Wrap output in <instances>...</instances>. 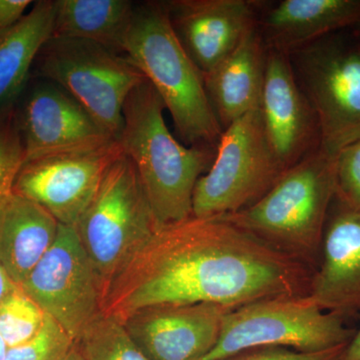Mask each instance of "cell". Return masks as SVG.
Returning <instances> with one entry per match:
<instances>
[{"mask_svg": "<svg viewBox=\"0 0 360 360\" xmlns=\"http://www.w3.org/2000/svg\"><path fill=\"white\" fill-rule=\"evenodd\" d=\"M16 286H18V284L13 283V279L11 278V276H8L6 269H4V266L0 264V302H1L9 292H11Z\"/></svg>", "mask_w": 360, "mask_h": 360, "instance_id": "f546056e", "label": "cell"}, {"mask_svg": "<svg viewBox=\"0 0 360 360\" xmlns=\"http://www.w3.org/2000/svg\"><path fill=\"white\" fill-rule=\"evenodd\" d=\"M319 260L307 295L342 319L360 314V205L335 196Z\"/></svg>", "mask_w": 360, "mask_h": 360, "instance_id": "2e32d148", "label": "cell"}, {"mask_svg": "<svg viewBox=\"0 0 360 360\" xmlns=\"http://www.w3.org/2000/svg\"><path fill=\"white\" fill-rule=\"evenodd\" d=\"M32 4L30 0H0V30L18 22Z\"/></svg>", "mask_w": 360, "mask_h": 360, "instance_id": "83f0119b", "label": "cell"}, {"mask_svg": "<svg viewBox=\"0 0 360 360\" xmlns=\"http://www.w3.org/2000/svg\"><path fill=\"white\" fill-rule=\"evenodd\" d=\"M265 135L284 169L321 148L319 122L298 86L288 56L267 49L260 103Z\"/></svg>", "mask_w": 360, "mask_h": 360, "instance_id": "9a60e30c", "label": "cell"}, {"mask_svg": "<svg viewBox=\"0 0 360 360\" xmlns=\"http://www.w3.org/2000/svg\"><path fill=\"white\" fill-rule=\"evenodd\" d=\"M347 345L319 352H300L285 347H257L217 360H341Z\"/></svg>", "mask_w": 360, "mask_h": 360, "instance_id": "4316f807", "label": "cell"}, {"mask_svg": "<svg viewBox=\"0 0 360 360\" xmlns=\"http://www.w3.org/2000/svg\"><path fill=\"white\" fill-rule=\"evenodd\" d=\"M231 310L214 303L153 305L122 322L150 360H201L217 345Z\"/></svg>", "mask_w": 360, "mask_h": 360, "instance_id": "5bb4252c", "label": "cell"}, {"mask_svg": "<svg viewBox=\"0 0 360 360\" xmlns=\"http://www.w3.org/2000/svg\"><path fill=\"white\" fill-rule=\"evenodd\" d=\"M360 20V0L264 1L257 28L266 49L288 54Z\"/></svg>", "mask_w": 360, "mask_h": 360, "instance_id": "e0dca14e", "label": "cell"}, {"mask_svg": "<svg viewBox=\"0 0 360 360\" xmlns=\"http://www.w3.org/2000/svg\"><path fill=\"white\" fill-rule=\"evenodd\" d=\"M312 272L219 217L161 226L111 281L103 314L124 321L160 304L248 303L305 295Z\"/></svg>", "mask_w": 360, "mask_h": 360, "instance_id": "6da1fadb", "label": "cell"}, {"mask_svg": "<svg viewBox=\"0 0 360 360\" xmlns=\"http://www.w3.org/2000/svg\"><path fill=\"white\" fill-rule=\"evenodd\" d=\"M336 194V156L321 148L284 172L255 205L219 219L310 266Z\"/></svg>", "mask_w": 360, "mask_h": 360, "instance_id": "277c9868", "label": "cell"}, {"mask_svg": "<svg viewBox=\"0 0 360 360\" xmlns=\"http://www.w3.org/2000/svg\"><path fill=\"white\" fill-rule=\"evenodd\" d=\"M285 172L270 148L260 108L250 111L222 131L212 167L196 182L193 217H220L245 210Z\"/></svg>", "mask_w": 360, "mask_h": 360, "instance_id": "9c48e42d", "label": "cell"}, {"mask_svg": "<svg viewBox=\"0 0 360 360\" xmlns=\"http://www.w3.org/2000/svg\"><path fill=\"white\" fill-rule=\"evenodd\" d=\"M20 288L77 341L103 314V288L75 225L58 238Z\"/></svg>", "mask_w": 360, "mask_h": 360, "instance_id": "30bf717a", "label": "cell"}, {"mask_svg": "<svg viewBox=\"0 0 360 360\" xmlns=\"http://www.w3.org/2000/svg\"><path fill=\"white\" fill-rule=\"evenodd\" d=\"M122 153L120 142L113 141L98 148L25 161L13 191L42 206L59 224L75 225L105 170Z\"/></svg>", "mask_w": 360, "mask_h": 360, "instance_id": "8fae6325", "label": "cell"}, {"mask_svg": "<svg viewBox=\"0 0 360 360\" xmlns=\"http://www.w3.org/2000/svg\"><path fill=\"white\" fill-rule=\"evenodd\" d=\"M75 347L65 329L49 315L39 333L18 347L8 348L6 360H63Z\"/></svg>", "mask_w": 360, "mask_h": 360, "instance_id": "cb8c5ba5", "label": "cell"}, {"mask_svg": "<svg viewBox=\"0 0 360 360\" xmlns=\"http://www.w3.org/2000/svg\"><path fill=\"white\" fill-rule=\"evenodd\" d=\"M63 360H84L82 359V355L77 352V348L73 347L72 349L70 350V354L66 355L65 359Z\"/></svg>", "mask_w": 360, "mask_h": 360, "instance_id": "1f68e13d", "label": "cell"}, {"mask_svg": "<svg viewBox=\"0 0 360 360\" xmlns=\"http://www.w3.org/2000/svg\"><path fill=\"white\" fill-rule=\"evenodd\" d=\"M58 220L34 201L13 193L0 203V264L20 285L58 238Z\"/></svg>", "mask_w": 360, "mask_h": 360, "instance_id": "d6986e66", "label": "cell"}, {"mask_svg": "<svg viewBox=\"0 0 360 360\" xmlns=\"http://www.w3.org/2000/svg\"><path fill=\"white\" fill-rule=\"evenodd\" d=\"M165 103L148 79L132 90L123 108L120 142L134 163L158 227L193 217L198 180L212 167L217 148L186 146L165 123Z\"/></svg>", "mask_w": 360, "mask_h": 360, "instance_id": "7a4b0ae2", "label": "cell"}, {"mask_svg": "<svg viewBox=\"0 0 360 360\" xmlns=\"http://www.w3.org/2000/svg\"><path fill=\"white\" fill-rule=\"evenodd\" d=\"M134 6L129 0H54L51 37L87 40L124 54Z\"/></svg>", "mask_w": 360, "mask_h": 360, "instance_id": "44dd1931", "label": "cell"}, {"mask_svg": "<svg viewBox=\"0 0 360 360\" xmlns=\"http://www.w3.org/2000/svg\"><path fill=\"white\" fill-rule=\"evenodd\" d=\"M336 196L360 205V137L336 155Z\"/></svg>", "mask_w": 360, "mask_h": 360, "instance_id": "484cf974", "label": "cell"}, {"mask_svg": "<svg viewBox=\"0 0 360 360\" xmlns=\"http://www.w3.org/2000/svg\"><path fill=\"white\" fill-rule=\"evenodd\" d=\"M288 56L316 116L321 149L336 156L360 137V40L340 30Z\"/></svg>", "mask_w": 360, "mask_h": 360, "instance_id": "8992f818", "label": "cell"}, {"mask_svg": "<svg viewBox=\"0 0 360 360\" xmlns=\"http://www.w3.org/2000/svg\"><path fill=\"white\" fill-rule=\"evenodd\" d=\"M32 71V77L65 89L116 141L122 134L125 101L146 79L125 54L63 37L45 42Z\"/></svg>", "mask_w": 360, "mask_h": 360, "instance_id": "52a82bcc", "label": "cell"}, {"mask_svg": "<svg viewBox=\"0 0 360 360\" xmlns=\"http://www.w3.org/2000/svg\"><path fill=\"white\" fill-rule=\"evenodd\" d=\"M350 30H352L355 37L360 40V20L354 26V27L350 28Z\"/></svg>", "mask_w": 360, "mask_h": 360, "instance_id": "d6a6232c", "label": "cell"}, {"mask_svg": "<svg viewBox=\"0 0 360 360\" xmlns=\"http://www.w3.org/2000/svg\"><path fill=\"white\" fill-rule=\"evenodd\" d=\"M354 329L305 295L278 296L248 303L225 315L219 340L201 360H217L257 347L319 352L347 345Z\"/></svg>", "mask_w": 360, "mask_h": 360, "instance_id": "ba28073f", "label": "cell"}, {"mask_svg": "<svg viewBox=\"0 0 360 360\" xmlns=\"http://www.w3.org/2000/svg\"><path fill=\"white\" fill-rule=\"evenodd\" d=\"M123 52L160 94L182 143L217 148L222 129L203 75L174 34L165 1L135 4Z\"/></svg>", "mask_w": 360, "mask_h": 360, "instance_id": "3957f363", "label": "cell"}, {"mask_svg": "<svg viewBox=\"0 0 360 360\" xmlns=\"http://www.w3.org/2000/svg\"><path fill=\"white\" fill-rule=\"evenodd\" d=\"M341 360H360V328L348 343Z\"/></svg>", "mask_w": 360, "mask_h": 360, "instance_id": "f1b7e54d", "label": "cell"}, {"mask_svg": "<svg viewBox=\"0 0 360 360\" xmlns=\"http://www.w3.org/2000/svg\"><path fill=\"white\" fill-rule=\"evenodd\" d=\"M75 226L104 295L116 274L160 229L134 163L124 153L105 170Z\"/></svg>", "mask_w": 360, "mask_h": 360, "instance_id": "5b68a950", "label": "cell"}, {"mask_svg": "<svg viewBox=\"0 0 360 360\" xmlns=\"http://www.w3.org/2000/svg\"><path fill=\"white\" fill-rule=\"evenodd\" d=\"M262 0L165 1L172 30L203 75L212 72L257 27Z\"/></svg>", "mask_w": 360, "mask_h": 360, "instance_id": "4fadbf2b", "label": "cell"}, {"mask_svg": "<svg viewBox=\"0 0 360 360\" xmlns=\"http://www.w3.org/2000/svg\"><path fill=\"white\" fill-rule=\"evenodd\" d=\"M46 314L20 285L0 302V335L8 348L18 347L39 333Z\"/></svg>", "mask_w": 360, "mask_h": 360, "instance_id": "603a6c76", "label": "cell"}, {"mask_svg": "<svg viewBox=\"0 0 360 360\" xmlns=\"http://www.w3.org/2000/svg\"><path fill=\"white\" fill-rule=\"evenodd\" d=\"M54 0L33 2L18 22L0 30V117L15 110L40 49L52 37Z\"/></svg>", "mask_w": 360, "mask_h": 360, "instance_id": "ffe728a7", "label": "cell"}, {"mask_svg": "<svg viewBox=\"0 0 360 360\" xmlns=\"http://www.w3.org/2000/svg\"><path fill=\"white\" fill-rule=\"evenodd\" d=\"M266 51L255 27L231 56L203 75L208 101L222 131L250 111L260 108Z\"/></svg>", "mask_w": 360, "mask_h": 360, "instance_id": "ac0fdd59", "label": "cell"}, {"mask_svg": "<svg viewBox=\"0 0 360 360\" xmlns=\"http://www.w3.org/2000/svg\"><path fill=\"white\" fill-rule=\"evenodd\" d=\"M14 115L25 161L98 148L116 141L65 89L42 78L30 82Z\"/></svg>", "mask_w": 360, "mask_h": 360, "instance_id": "7c38bea8", "label": "cell"}, {"mask_svg": "<svg viewBox=\"0 0 360 360\" xmlns=\"http://www.w3.org/2000/svg\"><path fill=\"white\" fill-rule=\"evenodd\" d=\"M25 162V148L13 110L0 117V203L13 193L15 180Z\"/></svg>", "mask_w": 360, "mask_h": 360, "instance_id": "d4e9b609", "label": "cell"}, {"mask_svg": "<svg viewBox=\"0 0 360 360\" xmlns=\"http://www.w3.org/2000/svg\"><path fill=\"white\" fill-rule=\"evenodd\" d=\"M75 347L84 360H150L123 322L104 314L85 329Z\"/></svg>", "mask_w": 360, "mask_h": 360, "instance_id": "7402d4cb", "label": "cell"}, {"mask_svg": "<svg viewBox=\"0 0 360 360\" xmlns=\"http://www.w3.org/2000/svg\"><path fill=\"white\" fill-rule=\"evenodd\" d=\"M7 352H8V347L2 336L0 335V360H6Z\"/></svg>", "mask_w": 360, "mask_h": 360, "instance_id": "4dcf8cb0", "label": "cell"}]
</instances>
